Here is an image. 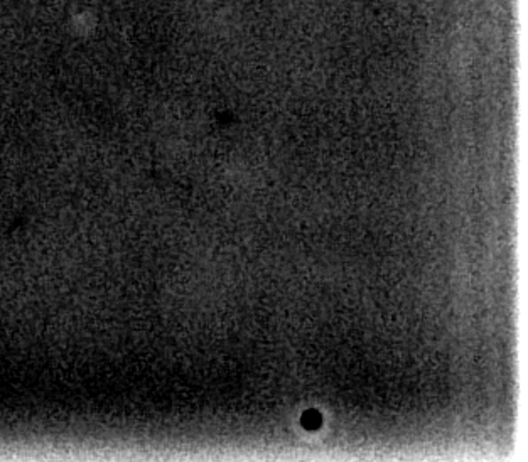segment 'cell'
I'll return each instance as SVG.
<instances>
[{
	"label": "cell",
	"instance_id": "obj_1",
	"mask_svg": "<svg viewBox=\"0 0 528 462\" xmlns=\"http://www.w3.org/2000/svg\"><path fill=\"white\" fill-rule=\"evenodd\" d=\"M311 422H314L316 427H318V425L321 424L319 413H316V412H309V413H306V417H304V419H302V424H304V425H306V427H307V429H309V424H311Z\"/></svg>",
	"mask_w": 528,
	"mask_h": 462
}]
</instances>
